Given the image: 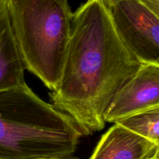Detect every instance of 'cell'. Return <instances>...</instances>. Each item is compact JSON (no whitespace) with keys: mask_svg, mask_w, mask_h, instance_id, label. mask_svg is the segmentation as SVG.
<instances>
[{"mask_svg":"<svg viewBox=\"0 0 159 159\" xmlns=\"http://www.w3.org/2000/svg\"><path fill=\"white\" fill-rule=\"evenodd\" d=\"M142 63L120 37L110 9L87 0L74 13L53 105L74 120L82 136L100 131L104 116L121 88Z\"/></svg>","mask_w":159,"mask_h":159,"instance_id":"obj_1","label":"cell"},{"mask_svg":"<svg viewBox=\"0 0 159 159\" xmlns=\"http://www.w3.org/2000/svg\"><path fill=\"white\" fill-rule=\"evenodd\" d=\"M82 137L68 115L26 84L0 91V159L71 157Z\"/></svg>","mask_w":159,"mask_h":159,"instance_id":"obj_2","label":"cell"},{"mask_svg":"<svg viewBox=\"0 0 159 159\" xmlns=\"http://www.w3.org/2000/svg\"><path fill=\"white\" fill-rule=\"evenodd\" d=\"M25 69L49 89L58 85L72 12L68 0H5Z\"/></svg>","mask_w":159,"mask_h":159,"instance_id":"obj_3","label":"cell"},{"mask_svg":"<svg viewBox=\"0 0 159 159\" xmlns=\"http://www.w3.org/2000/svg\"><path fill=\"white\" fill-rule=\"evenodd\" d=\"M124 44L142 64H159V16L138 0H120L110 8Z\"/></svg>","mask_w":159,"mask_h":159,"instance_id":"obj_4","label":"cell"},{"mask_svg":"<svg viewBox=\"0 0 159 159\" xmlns=\"http://www.w3.org/2000/svg\"><path fill=\"white\" fill-rule=\"evenodd\" d=\"M158 106L159 64H142L136 74L114 96L104 119L106 123H115Z\"/></svg>","mask_w":159,"mask_h":159,"instance_id":"obj_5","label":"cell"},{"mask_svg":"<svg viewBox=\"0 0 159 159\" xmlns=\"http://www.w3.org/2000/svg\"><path fill=\"white\" fill-rule=\"evenodd\" d=\"M159 144L114 124L99 140L89 159H148Z\"/></svg>","mask_w":159,"mask_h":159,"instance_id":"obj_6","label":"cell"},{"mask_svg":"<svg viewBox=\"0 0 159 159\" xmlns=\"http://www.w3.org/2000/svg\"><path fill=\"white\" fill-rule=\"evenodd\" d=\"M24 70L3 0L0 3V91L25 83Z\"/></svg>","mask_w":159,"mask_h":159,"instance_id":"obj_7","label":"cell"},{"mask_svg":"<svg viewBox=\"0 0 159 159\" xmlns=\"http://www.w3.org/2000/svg\"><path fill=\"white\" fill-rule=\"evenodd\" d=\"M114 124L159 144V106L122 118Z\"/></svg>","mask_w":159,"mask_h":159,"instance_id":"obj_8","label":"cell"},{"mask_svg":"<svg viewBox=\"0 0 159 159\" xmlns=\"http://www.w3.org/2000/svg\"><path fill=\"white\" fill-rule=\"evenodd\" d=\"M159 16V0H138Z\"/></svg>","mask_w":159,"mask_h":159,"instance_id":"obj_9","label":"cell"},{"mask_svg":"<svg viewBox=\"0 0 159 159\" xmlns=\"http://www.w3.org/2000/svg\"><path fill=\"white\" fill-rule=\"evenodd\" d=\"M102 2H103L104 4H105L106 6L110 9V8H111L113 5L116 4L117 2H119L120 0H102Z\"/></svg>","mask_w":159,"mask_h":159,"instance_id":"obj_10","label":"cell"},{"mask_svg":"<svg viewBox=\"0 0 159 159\" xmlns=\"http://www.w3.org/2000/svg\"><path fill=\"white\" fill-rule=\"evenodd\" d=\"M148 159H159V152H157L155 155H152V157Z\"/></svg>","mask_w":159,"mask_h":159,"instance_id":"obj_11","label":"cell"},{"mask_svg":"<svg viewBox=\"0 0 159 159\" xmlns=\"http://www.w3.org/2000/svg\"><path fill=\"white\" fill-rule=\"evenodd\" d=\"M46 159H79L77 158H72V157H66V158H46Z\"/></svg>","mask_w":159,"mask_h":159,"instance_id":"obj_12","label":"cell"},{"mask_svg":"<svg viewBox=\"0 0 159 159\" xmlns=\"http://www.w3.org/2000/svg\"><path fill=\"white\" fill-rule=\"evenodd\" d=\"M2 1H3V0H0V3H1Z\"/></svg>","mask_w":159,"mask_h":159,"instance_id":"obj_13","label":"cell"}]
</instances>
